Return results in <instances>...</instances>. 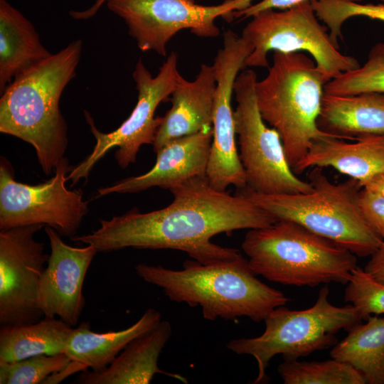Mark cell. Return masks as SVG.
<instances>
[{
	"label": "cell",
	"instance_id": "6da1fadb",
	"mask_svg": "<svg viewBox=\"0 0 384 384\" xmlns=\"http://www.w3.org/2000/svg\"><path fill=\"white\" fill-rule=\"evenodd\" d=\"M169 191L174 199L165 208L148 213L133 209L100 220L97 230L70 239L90 245L97 252L126 247L172 249L186 252L202 264H210L242 255L237 249L213 243L214 235L261 228L277 220L247 197L215 189L206 175Z\"/></svg>",
	"mask_w": 384,
	"mask_h": 384
},
{
	"label": "cell",
	"instance_id": "7a4b0ae2",
	"mask_svg": "<svg viewBox=\"0 0 384 384\" xmlns=\"http://www.w3.org/2000/svg\"><path fill=\"white\" fill-rule=\"evenodd\" d=\"M82 42H70L17 75L0 98V132L31 144L46 175L65 158L67 124L59 102L75 75Z\"/></svg>",
	"mask_w": 384,
	"mask_h": 384
},
{
	"label": "cell",
	"instance_id": "3957f363",
	"mask_svg": "<svg viewBox=\"0 0 384 384\" xmlns=\"http://www.w3.org/2000/svg\"><path fill=\"white\" fill-rule=\"evenodd\" d=\"M135 270L145 282L160 287L171 301L200 306L203 318L209 321L247 316L260 322L289 300L258 279L242 255L210 264L187 260L180 270L139 263Z\"/></svg>",
	"mask_w": 384,
	"mask_h": 384
},
{
	"label": "cell",
	"instance_id": "277c9868",
	"mask_svg": "<svg viewBox=\"0 0 384 384\" xmlns=\"http://www.w3.org/2000/svg\"><path fill=\"white\" fill-rule=\"evenodd\" d=\"M241 247L256 275L284 285L346 284L358 266L349 250L288 220L249 230Z\"/></svg>",
	"mask_w": 384,
	"mask_h": 384
},
{
	"label": "cell",
	"instance_id": "5b68a950",
	"mask_svg": "<svg viewBox=\"0 0 384 384\" xmlns=\"http://www.w3.org/2000/svg\"><path fill=\"white\" fill-rule=\"evenodd\" d=\"M327 80L314 60L303 52L274 51L255 93L262 119L279 134L292 170L313 143L332 137L317 126Z\"/></svg>",
	"mask_w": 384,
	"mask_h": 384
},
{
	"label": "cell",
	"instance_id": "8992f818",
	"mask_svg": "<svg viewBox=\"0 0 384 384\" xmlns=\"http://www.w3.org/2000/svg\"><path fill=\"white\" fill-rule=\"evenodd\" d=\"M309 181L312 189L306 193L261 194L246 188L239 189L238 193L277 220L296 222L358 257L370 256L384 240L362 215L359 183L350 178L335 183L320 167L311 169Z\"/></svg>",
	"mask_w": 384,
	"mask_h": 384
},
{
	"label": "cell",
	"instance_id": "52a82bcc",
	"mask_svg": "<svg viewBox=\"0 0 384 384\" xmlns=\"http://www.w3.org/2000/svg\"><path fill=\"white\" fill-rule=\"evenodd\" d=\"M329 289L321 288L316 302L304 310L283 306L274 309L265 319V329L259 336L230 341L227 348L239 355H250L257 363L254 383L266 378V369L277 354L284 359H298L334 346L340 330L348 331L361 322L362 317L352 305L337 306L329 300Z\"/></svg>",
	"mask_w": 384,
	"mask_h": 384
},
{
	"label": "cell",
	"instance_id": "ba28073f",
	"mask_svg": "<svg viewBox=\"0 0 384 384\" xmlns=\"http://www.w3.org/2000/svg\"><path fill=\"white\" fill-rule=\"evenodd\" d=\"M252 18L242 33L252 48L245 66L269 68L267 55L271 50L307 52L327 82L360 66L356 58L339 51L310 1L282 11L267 9Z\"/></svg>",
	"mask_w": 384,
	"mask_h": 384
},
{
	"label": "cell",
	"instance_id": "9c48e42d",
	"mask_svg": "<svg viewBox=\"0 0 384 384\" xmlns=\"http://www.w3.org/2000/svg\"><path fill=\"white\" fill-rule=\"evenodd\" d=\"M257 81L255 72L246 70L238 75L234 85L235 130L245 174V188L261 194L309 192L311 184L294 172L279 133L268 127L262 117L255 93Z\"/></svg>",
	"mask_w": 384,
	"mask_h": 384
},
{
	"label": "cell",
	"instance_id": "30bf717a",
	"mask_svg": "<svg viewBox=\"0 0 384 384\" xmlns=\"http://www.w3.org/2000/svg\"><path fill=\"white\" fill-rule=\"evenodd\" d=\"M178 55L171 52L153 77L139 59L133 72L138 91L137 102L129 117L115 130L103 133L95 127L93 119L85 112L90 131L96 139L92 152L68 174V179L75 184L87 178L95 164L109 150L117 147L115 159L120 167L134 163L140 147L154 143L163 117H154L158 105L171 95L180 73L177 68Z\"/></svg>",
	"mask_w": 384,
	"mask_h": 384
},
{
	"label": "cell",
	"instance_id": "8fae6325",
	"mask_svg": "<svg viewBox=\"0 0 384 384\" xmlns=\"http://www.w3.org/2000/svg\"><path fill=\"white\" fill-rule=\"evenodd\" d=\"M71 170L65 158L54 176L37 185L16 181L9 164L0 166V229L42 225L61 236H75L88 213V202L80 191L65 186Z\"/></svg>",
	"mask_w": 384,
	"mask_h": 384
},
{
	"label": "cell",
	"instance_id": "7c38bea8",
	"mask_svg": "<svg viewBox=\"0 0 384 384\" xmlns=\"http://www.w3.org/2000/svg\"><path fill=\"white\" fill-rule=\"evenodd\" d=\"M252 0H226L204 6L196 0H107L112 12L122 18L128 32L142 51L154 50L166 55V45L178 32L189 29L201 38L220 33L215 23L221 16L233 21L232 14L250 6Z\"/></svg>",
	"mask_w": 384,
	"mask_h": 384
},
{
	"label": "cell",
	"instance_id": "4fadbf2b",
	"mask_svg": "<svg viewBox=\"0 0 384 384\" xmlns=\"http://www.w3.org/2000/svg\"><path fill=\"white\" fill-rule=\"evenodd\" d=\"M252 51L246 40L231 30L223 33V48L212 65L216 80L213 114V137L206 169L210 185L225 191L230 185L246 187L245 171L235 143L231 100L240 70Z\"/></svg>",
	"mask_w": 384,
	"mask_h": 384
},
{
	"label": "cell",
	"instance_id": "5bb4252c",
	"mask_svg": "<svg viewBox=\"0 0 384 384\" xmlns=\"http://www.w3.org/2000/svg\"><path fill=\"white\" fill-rule=\"evenodd\" d=\"M43 225H31L0 232V324L21 325L40 321L37 290L49 255L34 236Z\"/></svg>",
	"mask_w": 384,
	"mask_h": 384
},
{
	"label": "cell",
	"instance_id": "9a60e30c",
	"mask_svg": "<svg viewBox=\"0 0 384 384\" xmlns=\"http://www.w3.org/2000/svg\"><path fill=\"white\" fill-rule=\"evenodd\" d=\"M45 232L50 254L38 285V307L43 316H58L75 327L85 305V275L97 251L90 245L78 247L66 244L50 227L46 226Z\"/></svg>",
	"mask_w": 384,
	"mask_h": 384
},
{
	"label": "cell",
	"instance_id": "2e32d148",
	"mask_svg": "<svg viewBox=\"0 0 384 384\" xmlns=\"http://www.w3.org/2000/svg\"><path fill=\"white\" fill-rule=\"evenodd\" d=\"M212 137L211 127L170 141L156 152V161L149 171L102 188L99 195L137 193L155 186L170 190L206 175Z\"/></svg>",
	"mask_w": 384,
	"mask_h": 384
},
{
	"label": "cell",
	"instance_id": "e0dca14e",
	"mask_svg": "<svg viewBox=\"0 0 384 384\" xmlns=\"http://www.w3.org/2000/svg\"><path fill=\"white\" fill-rule=\"evenodd\" d=\"M216 80L213 65L203 64L193 81L180 75L153 143L156 152L175 139L212 127Z\"/></svg>",
	"mask_w": 384,
	"mask_h": 384
},
{
	"label": "cell",
	"instance_id": "ac0fdd59",
	"mask_svg": "<svg viewBox=\"0 0 384 384\" xmlns=\"http://www.w3.org/2000/svg\"><path fill=\"white\" fill-rule=\"evenodd\" d=\"M314 167H331L363 185L384 173V132L359 136L354 140L327 137L316 140L293 169L298 175Z\"/></svg>",
	"mask_w": 384,
	"mask_h": 384
},
{
	"label": "cell",
	"instance_id": "d6986e66",
	"mask_svg": "<svg viewBox=\"0 0 384 384\" xmlns=\"http://www.w3.org/2000/svg\"><path fill=\"white\" fill-rule=\"evenodd\" d=\"M171 336V326L161 320L152 329L129 343L113 361L100 371L85 370L76 379L80 384H148L155 374L165 373L184 382L178 375L161 370L159 357Z\"/></svg>",
	"mask_w": 384,
	"mask_h": 384
},
{
	"label": "cell",
	"instance_id": "ffe728a7",
	"mask_svg": "<svg viewBox=\"0 0 384 384\" xmlns=\"http://www.w3.org/2000/svg\"><path fill=\"white\" fill-rule=\"evenodd\" d=\"M317 126L321 131L345 140L383 133L384 93L336 95L324 92Z\"/></svg>",
	"mask_w": 384,
	"mask_h": 384
},
{
	"label": "cell",
	"instance_id": "44dd1931",
	"mask_svg": "<svg viewBox=\"0 0 384 384\" xmlns=\"http://www.w3.org/2000/svg\"><path fill=\"white\" fill-rule=\"evenodd\" d=\"M52 54L33 25L6 0H0V92L12 79Z\"/></svg>",
	"mask_w": 384,
	"mask_h": 384
},
{
	"label": "cell",
	"instance_id": "7402d4cb",
	"mask_svg": "<svg viewBox=\"0 0 384 384\" xmlns=\"http://www.w3.org/2000/svg\"><path fill=\"white\" fill-rule=\"evenodd\" d=\"M161 320L159 311L149 308L137 322L119 331L97 333L90 329L88 322H82L73 329L64 353L86 369L102 370L129 343L156 326Z\"/></svg>",
	"mask_w": 384,
	"mask_h": 384
},
{
	"label": "cell",
	"instance_id": "603a6c76",
	"mask_svg": "<svg viewBox=\"0 0 384 384\" xmlns=\"http://www.w3.org/2000/svg\"><path fill=\"white\" fill-rule=\"evenodd\" d=\"M73 329L60 319L46 316L33 324L1 325L0 363L64 353Z\"/></svg>",
	"mask_w": 384,
	"mask_h": 384
},
{
	"label": "cell",
	"instance_id": "cb8c5ba5",
	"mask_svg": "<svg viewBox=\"0 0 384 384\" xmlns=\"http://www.w3.org/2000/svg\"><path fill=\"white\" fill-rule=\"evenodd\" d=\"M366 320L351 328L334 345L330 356L353 367L366 383L384 384V317L370 316Z\"/></svg>",
	"mask_w": 384,
	"mask_h": 384
},
{
	"label": "cell",
	"instance_id": "d4e9b609",
	"mask_svg": "<svg viewBox=\"0 0 384 384\" xmlns=\"http://www.w3.org/2000/svg\"><path fill=\"white\" fill-rule=\"evenodd\" d=\"M284 384H366L349 364L335 358L325 361L284 359L277 368Z\"/></svg>",
	"mask_w": 384,
	"mask_h": 384
},
{
	"label": "cell",
	"instance_id": "484cf974",
	"mask_svg": "<svg viewBox=\"0 0 384 384\" xmlns=\"http://www.w3.org/2000/svg\"><path fill=\"white\" fill-rule=\"evenodd\" d=\"M384 93V43L375 44L363 65L339 74L324 85V92L353 95L362 92Z\"/></svg>",
	"mask_w": 384,
	"mask_h": 384
},
{
	"label": "cell",
	"instance_id": "4316f807",
	"mask_svg": "<svg viewBox=\"0 0 384 384\" xmlns=\"http://www.w3.org/2000/svg\"><path fill=\"white\" fill-rule=\"evenodd\" d=\"M71 361L65 353H61L0 363V384L43 383L50 375L64 370Z\"/></svg>",
	"mask_w": 384,
	"mask_h": 384
},
{
	"label": "cell",
	"instance_id": "83f0119b",
	"mask_svg": "<svg viewBox=\"0 0 384 384\" xmlns=\"http://www.w3.org/2000/svg\"><path fill=\"white\" fill-rule=\"evenodd\" d=\"M319 20L328 29L332 41L338 45L342 38V26L351 17L363 16L384 22V4H363L345 0H311Z\"/></svg>",
	"mask_w": 384,
	"mask_h": 384
},
{
	"label": "cell",
	"instance_id": "f1b7e54d",
	"mask_svg": "<svg viewBox=\"0 0 384 384\" xmlns=\"http://www.w3.org/2000/svg\"><path fill=\"white\" fill-rule=\"evenodd\" d=\"M346 284L344 299L358 311L362 319L384 314V283L357 266Z\"/></svg>",
	"mask_w": 384,
	"mask_h": 384
},
{
	"label": "cell",
	"instance_id": "f546056e",
	"mask_svg": "<svg viewBox=\"0 0 384 384\" xmlns=\"http://www.w3.org/2000/svg\"><path fill=\"white\" fill-rule=\"evenodd\" d=\"M358 202L364 219L384 240V197L362 188Z\"/></svg>",
	"mask_w": 384,
	"mask_h": 384
},
{
	"label": "cell",
	"instance_id": "4dcf8cb0",
	"mask_svg": "<svg viewBox=\"0 0 384 384\" xmlns=\"http://www.w3.org/2000/svg\"><path fill=\"white\" fill-rule=\"evenodd\" d=\"M306 1L311 0H261L243 9L233 11L232 14V19L233 20L240 18L243 20L249 17H252L257 13L267 9L284 10ZM345 1L361 2L363 0Z\"/></svg>",
	"mask_w": 384,
	"mask_h": 384
},
{
	"label": "cell",
	"instance_id": "1f68e13d",
	"mask_svg": "<svg viewBox=\"0 0 384 384\" xmlns=\"http://www.w3.org/2000/svg\"><path fill=\"white\" fill-rule=\"evenodd\" d=\"M364 270L376 280L384 283V241L370 255Z\"/></svg>",
	"mask_w": 384,
	"mask_h": 384
},
{
	"label": "cell",
	"instance_id": "d6a6232c",
	"mask_svg": "<svg viewBox=\"0 0 384 384\" xmlns=\"http://www.w3.org/2000/svg\"><path fill=\"white\" fill-rule=\"evenodd\" d=\"M362 188L384 197V173L375 175L368 180Z\"/></svg>",
	"mask_w": 384,
	"mask_h": 384
},
{
	"label": "cell",
	"instance_id": "836d02e7",
	"mask_svg": "<svg viewBox=\"0 0 384 384\" xmlns=\"http://www.w3.org/2000/svg\"><path fill=\"white\" fill-rule=\"evenodd\" d=\"M107 0H97L95 3L89 9L84 11H70V15L75 19L78 20H86L94 16L98 11L102 5L106 2Z\"/></svg>",
	"mask_w": 384,
	"mask_h": 384
},
{
	"label": "cell",
	"instance_id": "e575fe53",
	"mask_svg": "<svg viewBox=\"0 0 384 384\" xmlns=\"http://www.w3.org/2000/svg\"><path fill=\"white\" fill-rule=\"evenodd\" d=\"M381 1L384 2V0H380Z\"/></svg>",
	"mask_w": 384,
	"mask_h": 384
}]
</instances>
